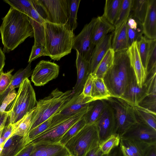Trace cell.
I'll list each match as a JSON object with an SVG mask.
<instances>
[{
  "instance_id": "277c9868",
  "label": "cell",
  "mask_w": 156,
  "mask_h": 156,
  "mask_svg": "<svg viewBox=\"0 0 156 156\" xmlns=\"http://www.w3.org/2000/svg\"><path fill=\"white\" fill-rule=\"evenodd\" d=\"M19 88L15 98L5 110L9 112V123H16L37 105L35 93L28 78L23 80Z\"/></svg>"
},
{
  "instance_id": "ffe728a7",
  "label": "cell",
  "mask_w": 156,
  "mask_h": 156,
  "mask_svg": "<svg viewBox=\"0 0 156 156\" xmlns=\"http://www.w3.org/2000/svg\"><path fill=\"white\" fill-rule=\"evenodd\" d=\"M76 51L77 78L76 83L72 90L73 94H80L82 92L85 83L90 74L89 61L83 58L78 51Z\"/></svg>"
},
{
  "instance_id": "816d5d0a",
  "label": "cell",
  "mask_w": 156,
  "mask_h": 156,
  "mask_svg": "<svg viewBox=\"0 0 156 156\" xmlns=\"http://www.w3.org/2000/svg\"><path fill=\"white\" fill-rule=\"evenodd\" d=\"M144 156H156V144L149 146Z\"/></svg>"
},
{
  "instance_id": "ab89813d",
  "label": "cell",
  "mask_w": 156,
  "mask_h": 156,
  "mask_svg": "<svg viewBox=\"0 0 156 156\" xmlns=\"http://www.w3.org/2000/svg\"><path fill=\"white\" fill-rule=\"evenodd\" d=\"M120 138L119 135L113 134L100 144L99 147L105 155H107L115 147L118 146L120 142Z\"/></svg>"
},
{
  "instance_id": "5b68a950",
  "label": "cell",
  "mask_w": 156,
  "mask_h": 156,
  "mask_svg": "<svg viewBox=\"0 0 156 156\" xmlns=\"http://www.w3.org/2000/svg\"><path fill=\"white\" fill-rule=\"evenodd\" d=\"M99 145L98 133L95 123L86 125L64 146L70 156H84Z\"/></svg>"
},
{
  "instance_id": "f5cc1de1",
  "label": "cell",
  "mask_w": 156,
  "mask_h": 156,
  "mask_svg": "<svg viewBox=\"0 0 156 156\" xmlns=\"http://www.w3.org/2000/svg\"><path fill=\"white\" fill-rule=\"evenodd\" d=\"M106 156H124L119 147L114 148Z\"/></svg>"
},
{
  "instance_id": "f1b7e54d",
  "label": "cell",
  "mask_w": 156,
  "mask_h": 156,
  "mask_svg": "<svg viewBox=\"0 0 156 156\" xmlns=\"http://www.w3.org/2000/svg\"><path fill=\"white\" fill-rule=\"evenodd\" d=\"M115 55V52L114 51L112 48H109L93 75L94 78L103 79L105 74L113 64Z\"/></svg>"
},
{
  "instance_id": "f6af8a7d",
  "label": "cell",
  "mask_w": 156,
  "mask_h": 156,
  "mask_svg": "<svg viewBox=\"0 0 156 156\" xmlns=\"http://www.w3.org/2000/svg\"><path fill=\"white\" fill-rule=\"evenodd\" d=\"M156 68V39L153 40L151 49L148 58L147 72L148 74L152 70Z\"/></svg>"
},
{
  "instance_id": "7a4b0ae2",
  "label": "cell",
  "mask_w": 156,
  "mask_h": 156,
  "mask_svg": "<svg viewBox=\"0 0 156 156\" xmlns=\"http://www.w3.org/2000/svg\"><path fill=\"white\" fill-rule=\"evenodd\" d=\"M44 46L47 56L59 60L70 53L75 37L65 25L45 21L44 24Z\"/></svg>"
},
{
  "instance_id": "e0dca14e",
  "label": "cell",
  "mask_w": 156,
  "mask_h": 156,
  "mask_svg": "<svg viewBox=\"0 0 156 156\" xmlns=\"http://www.w3.org/2000/svg\"><path fill=\"white\" fill-rule=\"evenodd\" d=\"M113 32L105 36L95 45L89 61V72L93 75L108 50L112 48Z\"/></svg>"
},
{
  "instance_id": "9c48e42d",
  "label": "cell",
  "mask_w": 156,
  "mask_h": 156,
  "mask_svg": "<svg viewBox=\"0 0 156 156\" xmlns=\"http://www.w3.org/2000/svg\"><path fill=\"white\" fill-rule=\"evenodd\" d=\"M98 20L99 16L92 18L74 39L72 49L78 51L81 56L88 61L94 47L92 42L93 33Z\"/></svg>"
},
{
  "instance_id": "ba28073f",
  "label": "cell",
  "mask_w": 156,
  "mask_h": 156,
  "mask_svg": "<svg viewBox=\"0 0 156 156\" xmlns=\"http://www.w3.org/2000/svg\"><path fill=\"white\" fill-rule=\"evenodd\" d=\"M93 101L91 97H85L82 93L80 94H73L72 98L51 117L50 126L63 121L89 107Z\"/></svg>"
},
{
  "instance_id": "74e56055",
  "label": "cell",
  "mask_w": 156,
  "mask_h": 156,
  "mask_svg": "<svg viewBox=\"0 0 156 156\" xmlns=\"http://www.w3.org/2000/svg\"><path fill=\"white\" fill-rule=\"evenodd\" d=\"M34 109L28 113L20 120L14 134L20 136L28 134L31 125V118Z\"/></svg>"
},
{
  "instance_id": "603a6c76",
  "label": "cell",
  "mask_w": 156,
  "mask_h": 156,
  "mask_svg": "<svg viewBox=\"0 0 156 156\" xmlns=\"http://www.w3.org/2000/svg\"><path fill=\"white\" fill-rule=\"evenodd\" d=\"M30 156H70L64 146L59 144H34Z\"/></svg>"
},
{
  "instance_id": "52a82bcc",
  "label": "cell",
  "mask_w": 156,
  "mask_h": 156,
  "mask_svg": "<svg viewBox=\"0 0 156 156\" xmlns=\"http://www.w3.org/2000/svg\"><path fill=\"white\" fill-rule=\"evenodd\" d=\"M93 102L88 108L73 115L68 119L54 125L31 140L34 144H59L62 137L68 129L82 118L92 107Z\"/></svg>"
},
{
  "instance_id": "b9f144b4",
  "label": "cell",
  "mask_w": 156,
  "mask_h": 156,
  "mask_svg": "<svg viewBox=\"0 0 156 156\" xmlns=\"http://www.w3.org/2000/svg\"><path fill=\"white\" fill-rule=\"evenodd\" d=\"M51 117L30 131L28 133V137L30 141L41 134L50 126Z\"/></svg>"
},
{
  "instance_id": "f546056e",
  "label": "cell",
  "mask_w": 156,
  "mask_h": 156,
  "mask_svg": "<svg viewBox=\"0 0 156 156\" xmlns=\"http://www.w3.org/2000/svg\"><path fill=\"white\" fill-rule=\"evenodd\" d=\"M122 0H106L102 16L110 23L113 25L116 19Z\"/></svg>"
},
{
  "instance_id": "d590c367",
  "label": "cell",
  "mask_w": 156,
  "mask_h": 156,
  "mask_svg": "<svg viewBox=\"0 0 156 156\" xmlns=\"http://www.w3.org/2000/svg\"><path fill=\"white\" fill-rule=\"evenodd\" d=\"M148 0H132L130 14L142 24L146 16Z\"/></svg>"
},
{
  "instance_id": "d4e9b609",
  "label": "cell",
  "mask_w": 156,
  "mask_h": 156,
  "mask_svg": "<svg viewBox=\"0 0 156 156\" xmlns=\"http://www.w3.org/2000/svg\"><path fill=\"white\" fill-rule=\"evenodd\" d=\"M33 71L31 68V62H30L25 68L20 69L13 75L10 85L4 92L0 95V106L8 94L15 88H19L23 80L31 76Z\"/></svg>"
},
{
  "instance_id": "bcb514c9",
  "label": "cell",
  "mask_w": 156,
  "mask_h": 156,
  "mask_svg": "<svg viewBox=\"0 0 156 156\" xmlns=\"http://www.w3.org/2000/svg\"><path fill=\"white\" fill-rule=\"evenodd\" d=\"M16 94V91L14 89L9 93L5 98L0 106V112H3L5 111L7 107L15 98Z\"/></svg>"
},
{
  "instance_id": "2e32d148",
  "label": "cell",
  "mask_w": 156,
  "mask_h": 156,
  "mask_svg": "<svg viewBox=\"0 0 156 156\" xmlns=\"http://www.w3.org/2000/svg\"><path fill=\"white\" fill-rule=\"evenodd\" d=\"M126 52L138 85L140 87H142L146 80L147 74L141 62L137 41L133 43L126 50Z\"/></svg>"
},
{
  "instance_id": "ac0fdd59",
  "label": "cell",
  "mask_w": 156,
  "mask_h": 156,
  "mask_svg": "<svg viewBox=\"0 0 156 156\" xmlns=\"http://www.w3.org/2000/svg\"><path fill=\"white\" fill-rule=\"evenodd\" d=\"M30 142L28 134L23 136L14 134L1 149L0 156H16Z\"/></svg>"
},
{
  "instance_id": "d6a6232c",
  "label": "cell",
  "mask_w": 156,
  "mask_h": 156,
  "mask_svg": "<svg viewBox=\"0 0 156 156\" xmlns=\"http://www.w3.org/2000/svg\"><path fill=\"white\" fill-rule=\"evenodd\" d=\"M68 4V15L67 21L65 25L72 31L77 26V13L81 0H67Z\"/></svg>"
},
{
  "instance_id": "5bb4252c",
  "label": "cell",
  "mask_w": 156,
  "mask_h": 156,
  "mask_svg": "<svg viewBox=\"0 0 156 156\" xmlns=\"http://www.w3.org/2000/svg\"><path fill=\"white\" fill-rule=\"evenodd\" d=\"M134 140L152 144H156V130L138 122L130 128L120 137Z\"/></svg>"
},
{
  "instance_id": "484cf974",
  "label": "cell",
  "mask_w": 156,
  "mask_h": 156,
  "mask_svg": "<svg viewBox=\"0 0 156 156\" xmlns=\"http://www.w3.org/2000/svg\"><path fill=\"white\" fill-rule=\"evenodd\" d=\"M114 26L107 21L102 16H99V20L94 28L92 42L95 47L100 41L108 34L114 31Z\"/></svg>"
},
{
  "instance_id": "8fae6325",
  "label": "cell",
  "mask_w": 156,
  "mask_h": 156,
  "mask_svg": "<svg viewBox=\"0 0 156 156\" xmlns=\"http://www.w3.org/2000/svg\"><path fill=\"white\" fill-rule=\"evenodd\" d=\"M59 66L49 61L41 60L36 66L31 75V80L36 86H43L58 76Z\"/></svg>"
},
{
  "instance_id": "7bdbcfd3",
  "label": "cell",
  "mask_w": 156,
  "mask_h": 156,
  "mask_svg": "<svg viewBox=\"0 0 156 156\" xmlns=\"http://www.w3.org/2000/svg\"><path fill=\"white\" fill-rule=\"evenodd\" d=\"M14 70V69H12L6 73H4L3 71L0 73V95L4 92L10 85L13 76L12 73Z\"/></svg>"
},
{
  "instance_id": "60d3db41",
  "label": "cell",
  "mask_w": 156,
  "mask_h": 156,
  "mask_svg": "<svg viewBox=\"0 0 156 156\" xmlns=\"http://www.w3.org/2000/svg\"><path fill=\"white\" fill-rule=\"evenodd\" d=\"M19 122V121L13 124L8 123L4 126L0 137V147L1 149L7 140L14 134Z\"/></svg>"
},
{
  "instance_id": "4dcf8cb0",
  "label": "cell",
  "mask_w": 156,
  "mask_h": 156,
  "mask_svg": "<svg viewBox=\"0 0 156 156\" xmlns=\"http://www.w3.org/2000/svg\"><path fill=\"white\" fill-rule=\"evenodd\" d=\"M91 96L94 101L106 100L111 96L103 79L94 78Z\"/></svg>"
},
{
  "instance_id": "4316f807",
  "label": "cell",
  "mask_w": 156,
  "mask_h": 156,
  "mask_svg": "<svg viewBox=\"0 0 156 156\" xmlns=\"http://www.w3.org/2000/svg\"><path fill=\"white\" fill-rule=\"evenodd\" d=\"M127 24L128 42L129 47L143 36V27L142 23L130 13Z\"/></svg>"
},
{
  "instance_id": "c3c4849f",
  "label": "cell",
  "mask_w": 156,
  "mask_h": 156,
  "mask_svg": "<svg viewBox=\"0 0 156 156\" xmlns=\"http://www.w3.org/2000/svg\"><path fill=\"white\" fill-rule=\"evenodd\" d=\"M34 146V144L30 142L16 156H30Z\"/></svg>"
},
{
  "instance_id": "83f0119b",
  "label": "cell",
  "mask_w": 156,
  "mask_h": 156,
  "mask_svg": "<svg viewBox=\"0 0 156 156\" xmlns=\"http://www.w3.org/2000/svg\"><path fill=\"white\" fill-rule=\"evenodd\" d=\"M134 108L138 122L156 130V113L139 105L134 106Z\"/></svg>"
},
{
  "instance_id": "f35d334b",
  "label": "cell",
  "mask_w": 156,
  "mask_h": 156,
  "mask_svg": "<svg viewBox=\"0 0 156 156\" xmlns=\"http://www.w3.org/2000/svg\"><path fill=\"white\" fill-rule=\"evenodd\" d=\"M11 7L27 15L33 7L32 0H3Z\"/></svg>"
},
{
  "instance_id": "db71d44e",
  "label": "cell",
  "mask_w": 156,
  "mask_h": 156,
  "mask_svg": "<svg viewBox=\"0 0 156 156\" xmlns=\"http://www.w3.org/2000/svg\"><path fill=\"white\" fill-rule=\"evenodd\" d=\"M5 53L0 47V73L3 71L5 64Z\"/></svg>"
},
{
  "instance_id": "4fadbf2b",
  "label": "cell",
  "mask_w": 156,
  "mask_h": 156,
  "mask_svg": "<svg viewBox=\"0 0 156 156\" xmlns=\"http://www.w3.org/2000/svg\"><path fill=\"white\" fill-rule=\"evenodd\" d=\"M33 6L27 16L34 31V44L44 46V24L46 21V16L38 0H32Z\"/></svg>"
},
{
  "instance_id": "7dc6e473",
  "label": "cell",
  "mask_w": 156,
  "mask_h": 156,
  "mask_svg": "<svg viewBox=\"0 0 156 156\" xmlns=\"http://www.w3.org/2000/svg\"><path fill=\"white\" fill-rule=\"evenodd\" d=\"M94 77L90 74L85 83L82 93L85 97H91V92Z\"/></svg>"
},
{
  "instance_id": "44dd1931",
  "label": "cell",
  "mask_w": 156,
  "mask_h": 156,
  "mask_svg": "<svg viewBox=\"0 0 156 156\" xmlns=\"http://www.w3.org/2000/svg\"><path fill=\"white\" fill-rule=\"evenodd\" d=\"M119 144L124 156H144L151 145L140 141L123 138H120Z\"/></svg>"
},
{
  "instance_id": "681fc988",
  "label": "cell",
  "mask_w": 156,
  "mask_h": 156,
  "mask_svg": "<svg viewBox=\"0 0 156 156\" xmlns=\"http://www.w3.org/2000/svg\"><path fill=\"white\" fill-rule=\"evenodd\" d=\"M9 112L6 111L0 112V130H2L9 116Z\"/></svg>"
},
{
  "instance_id": "8d00e7d4",
  "label": "cell",
  "mask_w": 156,
  "mask_h": 156,
  "mask_svg": "<svg viewBox=\"0 0 156 156\" xmlns=\"http://www.w3.org/2000/svg\"><path fill=\"white\" fill-rule=\"evenodd\" d=\"M86 125L85 115L68 129L62 137L59 144L64 146Z\"/></svg>"
},
{
  "instance_id": "ee69618b",
  "label": "cell",
  "mask_w": 156,
  "mask_h": 156,
  "mask_svg": "<svg viewBox=\"0 0 156 156\" xmlns=\"http://www.w3.org/2000/svg\"><path fill=\"white\" fill-rule=\"evenodd\" d=\"M45 56H47V55L44 46L41 44H34L32 48L28 62H31L39 57Z\"/></svg>"
},
{
  "instance_id": "f907efd6",
  "label": "cell",
  "mask_w": 156,
  "mask_h": 156,
  "mask_svg": "<svg viewBox=\"0 0 156 156\" xmlns=\"http://www.w3.org/2000/svg\"><path fill=\"white\" fill-rule=\"evenodd\" d=\"M107 155L102 153L98 146L90 151L84 156H106Z\"/></svg>"
},
{
  "instance_id": "30bf717a",
  "label": "cell",
  "mask_w": 156,
  "mask_h": 156,
  "mask_svg": "<svg viewBox=\"0 0 156 156\" xmlns=\"http://www.w3.org/2000/svg\"><path fill=\"white\" fill-rule=\"evenodd\" d=\"M46 16V21L65 25L68 15L67 0H38Z\"/></svg>"
},
{
  "instance_id": "e575fe53",
  "label": "cell",
  "mask_w": 156,
  "mask_h": 156,
  "mask_svg": "<svg viewBox=\"0 0 156 156\" xmlns=\"http://www.w3.org/2000/svg\"><path fill=\"white\" fill-rule=\"evenodd\" d=\"M132 0H122L118 14L113 25L115 30L127 20L131 12Z\"/></svg>"
},
{
  "instance_id": "836d02e7",
  "label": "cell",
  "mask_w": 156,
  "mask_h": 156,
  "mask_svg": "<svg viewBox=\"0 0 156 156\" xmlns=\"http://www.w3.org/2000/svg\"><path fill=\"white\" fill-rule=\"evenodd\" d=\"M152 40L148 39L144 36L143 35L137 41L138 50L141 62L146 72L147 61Z\"/></svg>"
},
{
  "instance_id": "8992f818",
  "label": "cell",
  "mask_w": 156,
  "mask_h": 156,
  "mask_svg": "<svg viewBox=\"0 0 156 156\" xmlns=\"http://www.w3.org/2000/svg\"><path fill=\"white\" fill-rule=\"evenodd\" d=\"M105 100L114 112L116 123L114 134L120 138L130 128L138 122L134 106L120 98L111 96Z\"/></svg>"
},
{
  "instance_id": "cb8c5ba5",
  "label": "cell",
  "mask_w": 156,
  "mask_h": 156,
  "mask_svg": "<svg viewBox=\"0 0 156 156\" xmlns=\"http://www.w3.org/2000/svg\"><path fill=\"white\" fill-rule=\"evenodd\" d=\"M127 20L113 32L112 48L115 53L127 50L129 48L127 35Z\"/></svg>"
},
{
  "instance_id": "7402d4cb",
  "label": "cell",
  "mask_w": 156,
  "mask_h": 156,
  "mask_svg": "<svg viewBox=\"0 0 156 156\" xmlns=\"http://www.w3.org/2000/svg\"><path fill=\"white\" fill-rule=\"evenodd\" d=\"M103 80L111 96L120 98L122 96L125 87L117 76L113 66L105 74Z\"/></svg>"
},
{
  "instance_id": "1f68e13d",
  "label": "cell",
  "mask_w": 156,
  "mask_h": 156,
  "mask_svg": "<svg viewBox=\"0 0 156 156\" xmlns=\"http://www.w3.org/2000/svg\"><path fill=\"white\" fill-rule=\"evenodd\" d=\"M106 103L105 100H98L93 101L92 107L85 114L86 125L95 123L103 112Z\"/></svg>"
},
{
  "instance_id": "9a60e30c",
  "label": "cell",
  "mask_w": 156,
  "mask_h": 156,
  "mask_svg": "<svg viewBox=\"0 0 156 156\" xmlns=\"http://www.w3.org/2000/svg\"><path fill=\"white\" fill-rule=\"evenodd\" d=\"M146 87L144 84L142 87L138 85L134 71L120 98L133 106L138 105L146 96Z\"/></svg>"
},
{
  "instance_id": "7c38bea8",
  "label": "cell",
  "mask_w": 156,
  "mask_h": 156,
  "mask_svg": "<svg viewBox=\"0 0 156 156\" xmlns=\"http://www.w3.org/2000/svg\"><path fill=\"white\" fill-rule=\"evenodd\" d=\"M95 124L100 144L115 134L116 123L114 113L112 107L107 101L103 112Z\"/></svg>"
},
{
  "instance_id": "d6986e66",
  "label": "cell",
  "mask_w": 156,
  "mask_h": 156,
  "mask_svg": "<svg viewBox=\"0 0 156 156\" xmlns=\"http://www.w3.org/2000/svg\"><path fill=\"white\" fill-rule=\"evenodd\" d=\"M142 26L144 36L149 39H156V0H148L147 12Z\"/></svg>"
},
{
  "instance_id": "3957f363",
  "label": "cell",
  "mask_w": 156,
  "mask_h": 156,
  "mask_svg": "<svg viewBox=\"0 0 156 156\" xmlns=\"http://www.w3.org/2000/svg\"><path fill=\"white\" fill-rule=\"evenodd\" d=\"M73 95L72 90L63 92L57 88L48 96L39 100L32 114L29 131L51 117Z\"/></svg>"
},
{
  "instance_id": "6da1fadb",
  "label": "cell",
  "mask_w": 156,
  "mask_h": 156,
  "mask_svg": "<svg viewBox=\"0 0 156 156\" xmlns=\"http://www.w3.org/2000/svg\"><path fill=\"white\" fill-rule=\"evenodd\" d=\"M2 20L0 33L4 53L13 50L27 37H34V29L27 15L10 7Z\"/></svg>"
}]
</instances>
